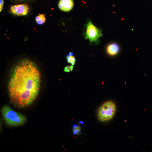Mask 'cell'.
Returning a JSON list of instances; mask_svg holds the SVG:
<instances>
[{
	"instance_id": "cell-2",
	"label": "cell",
	"mask_w": 152,
	"mask_h": 152,
	"mask_svg": "<svg viewBox=\"0 0 152 152\" xmlns=\"http://www.w3.org/2000/svg\"><path fill=\"white\" fill-rule=\"evenodd\" d=\"M119 111V106L116 101L112 100H107L98 108L96 117L100 122L108 124L113 121Z\"/></svg>"
},
{
	"instance_id": "cell-11",
	"label": "cell",
	"mask_w": 152,
	"mask_h": 152,
	"mask_svg": "<svg viewBox=\"0 0 152 152\" xmlns=\"http://www.w3.org/2000/svg\"><path fill=\"white\" fill-rule=\"evenodd\" d=\"M73 69V65L68 66L64 68V71L68 73H70V72L72 71Z\"/></svg>"
},
{
	"instance_id": "cell-3",
	"label": "cell",
	"mask_w": 152,
	"mask_h": 152,
	"mask_svg": "<svg viewBox=\"0 0 152 152\" xmlns=\"http://www.w3.org/2000/svg\"><path fill=\"white\" fill-rule=\"evenodd\" d=\"M1 111L5 121L9 126H22L27 121L26 117L24 115L16 112L8 105H6L3 107Z\"/></svg>"
},
{
	"instance_id": "cell-7",
	"label": "cell",
	"mask_w": 152,
	"mask_h": 152,
	"mask_svg": "<svg viewBox=\"0 0 152 152\" xmlns=\"http://www.w3.org/2000/svg\"><path fill=\"white\" fill-rule=\"evenodd\" d=\"M120 48L117 44L113 43L108 45L106 48L107 53L111 56L116 55L119 52Z\"/></svg>"
},
{
	"instance_id": "cell-14",
	"label": "cell",
	"mask_w": 152,
	"mask_h": 152,
	"mask_svg": "<svg viewBox=\"0 0 152 152\" xmlns=\"http://www.w3.org/2000/svg\"><path fill=\"white\" fill-rule=\"evenodd\" d=\"M79 124H84V122L82 121H80L79 122Z\"/></svg>"
},
{
	"instance_id": "cell-12",
	"label": "cell",
	"mask_w": 152,
	"mask_h": 152,
	"mask_svg": "<svg viewBox=\"0 0 152 152\" xmlns=\"http://www.w3.org/2000/svg\"><path fill=\"white\" fill-rule=\"evenodd\" d=\"M13 2L16 3L23 2H29L33 1V0H11Z\"/></svg>"
},
{
	"instance_id": "cell-5",
	"label": "cell",
	"mask_w": 152,
	"mask_h": 152,
	"mask_svg": "<svg viewBox=\"0 0 152 152\" xmlns=\"http://www.w3.org/2000/svg\"><path fill=\"white\" fill-rule=\"evenodd\" d=\"M29 6L27 4H21L12 5L10 7V13L15 16L26 15L29 11Z\"/></svg>"
},
{
	"instance_id": "cell-10",
	"label": "cell",
	"mask_w": 152,
	"mask_h": 152,
	"mask_svg": "<svg viewBox=\"0 0 152 152\" xmlns=\"http://www.w3.org/2000/svg\"><path fill=\"white\" fill-rule=\"evenodd\" d=\"M73 132L74 135H80L82 134V130L80 126L76 124L72 125Z\"/></svg>"
},
{
	"instance_id": "cell-4",
	"label": "cell",
	"mask_w": 152,
	"mask_h": 152,
	"mask_svg": "<svg viewBox=\"0 0 152 152\" xmlns=\"http://www.w3.org/2000/svg\"><path fill=\"white\" fill-rule=\"evenodd\" d=\"M86 27L85 39L89 40L91 44L93 42L98 44L100 42L99 38L103 36L101 31L95 26L91 21L87 23Z\"/></svg>"
},
{
	"instance_id": "cell-13",
	"label": "cell",
	"mask_w": 152,
	"mask_h": 152,
	"mask_svg": "<svg viewBox=\"0 0 152 152\" xmlns=\"http://www.w3.org/2000/svg\"><path fill=\"white\" fill-rule=\"evenodd\" d=\"M4 3V0H0V11L1 12L3 9Z\"/></svg>"
},
{
	"instance_id": "cell-9",
	"label": "cell",
	"mask_w": 152,
	"mask_h": 152,
	"mask_svg": "<svg viewBox=\"0 0 152 152\" xmlns=\"http://www.w3.org/2000/svg\"><path fill=\"white\" fill-rule=\"evenodd\" d=\"M67 62L72 65H74L75 64L76 60L75 57L73 56V53L70 52L69 53L68 55L66 57Z\"/></svg>"
},
{
	"instance_id": "cell-6",
	"label": "cell",
	"mask_w": 152,
	"mask_h": 152,
	"mask_svg": "<svg viewBox=\"0 0 152 152\" xmlns=\"http://www.w3.org/2000/svg\"><path fill=\"white\" fill-rule=\"evenodd\" d=\"M74 5L73 0H60L58 3V7L62 11L68 12L73 9Z\"/></svg>"
},
{
	"instance_id": "cell-8",
	"label": "cell",
	"mask_w": 152,
	"mask_h": 152,
	"mask_svg": "<svg viewBox=\"0 0 152 152\" xmlns=\"http://www.w3.org/2000/svg\"><path fill=\"white\" fill-rule=\"evenodd\" d=\"M35 20L37 24L39 25H41L46 22V18L45 15L44 14H40L36 17Z\"/></svg>"
},
{
	"instance_id": "cell-1",
	"label": "cell",
	"mask_w": 152,
	"mask_h": 152,
	"mask_svg": "<svg viewBox=\"0 0 152 152\" xmlns=\"http://www.w3.org/2000/svg\"><path fill=\"white\" fill-rule=\"evenodd\" d=\"M41 74L36 64L28 59L19 61L13 68L8 84L10 102L16 107H28L33 103L40 90Z\"/></svg>"
}]
</instances>
